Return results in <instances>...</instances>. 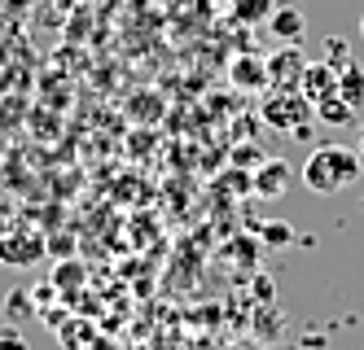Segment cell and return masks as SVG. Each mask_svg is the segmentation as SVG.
Segmentation results:
<instances>
[{
	"mask_svg": "<svg viewBox=\"0 0 364 350\" xmlns=\"http://www.w3.org/2000/svg\"><path fill=\"white\" fill-rule=\"evenodd\" d=\"M290 180H294V167L285 163V158H264V163L255 167V193L264 197V202H272V197H281L285 188H290Z\"/></svg>",
	"mask_w": 364,
	"mask_h": 350,
	"instance_id": "5b68a950",
	"label": "cell"
},
{
	"mask_svg": "<svg viewBox=\"0 0 364 350\" xmlns=\"http://www.w3.org/2000/svg\"><path fill=\"white\" fill-rule=\"evenodd\" d=\"M0 350H27V337L18 329H0Z\"/></svg>",
	"mask_w": 364,
	"mask_h": 350,
	"instance_id": "2e32d148",
	"label": "cell"
},
{
	"mask_svg": "<svg viewBox=\"0 0 364 350\" xmlns=\"http://www.w3.org/2000/svg\"><path fill=\"white\" fill-rule=\"evenodd\" d=\"M228 75H232V84H237V88H246V92L268 88V62H259V58H237Z\"/></svg>",
	"mask_w": 364,
	"mask_h": 350,
	"instance_id": "ba28073f",
	"label": "cell"
},
{
	"mask_svg": "<svg viewBox=\"0 0 364 350\" xmlns=\"http://www.w3.org/2000/svg\"><path fill=\"white\" fill-rule=\"evenodd\" d=\"M316 119H321V123H333V127H347V123H355V110L333 92V97L316 101Z\"/></svg>",
	"mask_w": 364,
	"mask_h": 350,
	"instance_id": "30bf717a",
	"label": "cell"
},
{
	"mask_svg": "<svg viewBox=\"0 0 364 350\" xmlns=\"http://www.w3.org/2000/svg\"><path fill=\"white\" fill-rule=\"evenodd\" d=\"M303 184L311 188V193H321V197H333V193H343V188H351L360 175H364V158L360 149L351 145H316L307 153V163H303Z\"/></svg>",
	"mask_w": 364,
	"mask_h": 350,
	"instance_id": "6da1fadb",
	"label": "cell"
},
{
	"mask_svg": "<svg viewBox=\"0 0 364 350\" xmlns=\"http://www.w3.org/2000/svg\"><path fill=\"white\" fill-rule=\"evenodd\" d=\"M80 280H84V263H58L53 267V285L58 289H75Z\"/></svg>",
	"mask_w": 364,
	"mask_h": 350,
	"instance_id": "4fadbf2b",
	"label": "cell"
},
{
	"mask_svg": "<svg viewBox=\"0 0 364 350\" xmlns=\"http://www.w3.org/2000/svg\"><path fill=\"white\" fill-rule=\"evenodd\" d=\"M360 40H364V13H360Z\"/></svg>",
	"mask_w": 364,
	"mask_h": 350,
	"instance_id": "d6986e66",
	"label": "cell"
},
{
	"mask_svg": "<svg viewBox=\"0 0 364 350\" xmlns=\"http://www.w3.org/2000/svg\"><path fill=\"white\" fill-rule=\"evenodd\" d=\"M299 92L316 105V101H325V97H333L338 92V66L333 62H307V70H303V79H299Z\"/></svg>",
	"mask_w": 364,
	"mask_h": 350,
	"instance_id": "8992f818",
	"label": "cell"
},
{
	"mask_svg": "<svg viewBox=\"0 0 364 350\" xmlns=\"http://www.w3.org/2000/svg\"><path fill=\"white\" fill-rule=\"evenodd\" d=\"M9 315H14V319H27V315H31L27 293H22V289H14V293H9Z\"/></svg>",
	"mask_w": 364,
	"mask_h": 350,
	"instance_id": "9a60e30c",
	"label": "cell"
},
{
	"mask_svg": "<svg viewBox=\"0 0 364 350\" xmlns=\"http://www.w3.org/2000/svg\"><path fill=\"white\" fill-rule=\"evenodd\" d=\"M228 350H250V346H246V341H237V346H228Z\"/></svg>",
	"mask_w": 364,
	"mask_h": 350,
	"instance_id": "ac0fdd59",
	"label": "cell"
},
{
	"mask_svg": "<svg viewBox=\"0 0 364 350\" xmlns=\"http://www.w3.org/2000/svg\"><path fill=\"white\" fill-rule=\"evenodd\" d=\"M40 254H44V241L36 232H14L0 241V263H9V267H31Z\"/></svg>",
	"mask_w": 364,
	"mask_h": 350,
	"instance_id": "52a82bcc",
	"label": "cell"
},
{
	"mask_svg": "<svg viewBox=\"0 0 364 350\" xmlns=\"http://www.w3.org/2000/svg\"><path fill=\"white\" fill-rule=\"evenodd\" d=\"M259 114H264V123L277 127V131H299V127H307L316 119V105H311L299 88H272L264 97V105H259Z\"/></svg>",
	"mask_w": 364,
	"mask_h": 350,
	"instance_id": "7a4b0ae2",
	"label": "cell"
},
{
	"mask_svg": "<svg viewBox=\"0 0 364 350\" xmlns=\"http://www.w3.org/2000/svg\"><path fill=\"white\" fill-rule=\"evenodd\" d=\"M277 9V0H232V18L246 22V26H259L268 22V13Z\"/></svg>",
	"mask_w": 364,
	"mask_h": 350,
	"instance_id": "8fae6325",
	"label": "cell"
},
{
	"mask_svg": "<svg viewBox=\"0 0 364 350\" xmlns=\"http://www.w3.org/2000/svg\"><path fill=\"white\" fill-rule=\"evenodd\" d=\"M268 84L272 88H299V79L307 70V58H303V48L299 44H281L277 53H268Z\"/></svg>",
	"mask_w": 364,
	"mask_h": 350,
	"instance_id": "3957f363",
	"label": "cell"
},
{
	"mask_svg": "<svg viewBox=\"0 0 364 350\" xmlns=\"http://www.w3.org/2000/svg\"><path fill=\"white\" fill-rule=\"evenodd\" d=\"M325 62H333L338 70H343V66L351 62V48H347L343 40H329V44H325Z\"/></svg>",
	"mask_w": 364,
	"mask_h": 350,
	"instance_id": "5bb4252c",
	"label": "cell"
},
{
	"mask_svg": "<svg viewBox=\"0 0 364 350\" xmlns=\"http://www.w3.org/2000/svg\"><path fill=\"white\" fill-rule=\"evenodd\" d=\"M264 246L290 250V246H294V228H290V224H264Z\"/></svg>",
	"mask_w": 364,
	"mask_h": 350,
	"instance_id": "7c38bea8",
	"label": "cell"
},
{
	"mask_svg": "<svg viewBox=\"0 0 364 350\" xmlns=\"http://www.w3.org/2000/svg\"><path fill=\"white\" fill-rule=\"evenodd\" d=\"M360 158H364V123H360Z\"/></svg>",
	"mask_w": 364,
	"mask_h": 350,
	"instance_id": "e0dca14e",
	"label": "cell"
},
{
	"mask_svg": "<svg viewBox=\"0 0 364 350\" xmlns=\"http://www.w3.org/2000/svg\"><path fill=\"white\" fill-rule=\"evenodd\" d=\"M268 35L277 40V44H303V35H307V13L299 9V5H285V0H277V9L268 13Z\"/></svg>",
	"mask_w": 364,
	"mask_h": 350,
	"instance_id": "277c9868",
	"label": "cell"
},
{
	"mask_svg": "<svg viewBox=\"0 0 364 350\" xmlns=\"http://www.w3.org/2000/svg\"><path fill=\"white\" fill-rule=\"evenodd\" d=\"M338 97H343L351 110L360 114L364 110V66H355V62H347L343 70H338Z\"/></svg>",
	"mask_w": 364,
	"mask_h": 350,
	"instance_id": "9c48e42d",
	"label": "cell"
}]
</instances>
